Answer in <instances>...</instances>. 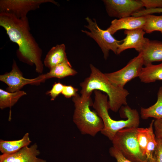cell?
Here are the masks:
<instances>
[{
	"label": "cell",
	"instance_id": "cell-1",
	"mask_svg": "<svg viewBox=\"0 0 162 162\" xmlns=\"http://www.w3.org/2000/svg\"><path fill=\"white\" fill-rule=\"evenodd\" d=\"M0 26L5 29L10 40L17 44L20 55L35 65L37 72L42 73V50L30 32L27 17L20 18L11 13L0 12Z\"/></svg>",
	"mask_w": 162,
	"mask_h": 162
},
{
	"label": "cell",
	"instance_id": "cell-2",
	"mask_svg": "<svg viewBox=\"0 0 162 162\" xmlns=\"http://www.w3.org/2000/svg\"><path fill=\"white\" fill-rule=\"evenodd\" d=\"M91 72L88 77L80 83L81 87V96L91 97L93 91L97 90L106 93L108 98L109 109L116 112L122 105H127L128 91L124 88H120L112 84L104 74L90 64Z\"/></svg>",
	"mask_w": 162,
	"mask_h": 162
},
{
	"label": "cell",
	"instance_id": "cell-3",
	"mask_svg": "<svg viewBox=\"0 0 162 162\" xmlns=\"http://www.w3.org/2000/svg\"><path fill=\"white\" fill-rule=\"evenodd\" d=\"M94 100L93 106L98 115L102 119L104 128L101 133L112 141L117 133L125 128H138L139 125L140 116L137 110L126 105L123 111L127 117L126 120H115L110 116L108 97L101 91H94Z\"/></svg>",
	"mask_w": 162,
	"mask_h": 162
},
{
	"label": "cell",
	"instance_id": "cell-4",
	"mask_svg": "<svg viewBox=\"0 0 162 162\" xmlns=\"http://www.w3.org/2000/svg\"><path fill=\"white\" fill-rule=\"evenodd\" d=\"M72 100L75 107L73 121L81 134L94 136L101 132L104 124L96 111L90 108L93 104L91 97H83L77 93Z\"/></svg>",
	"mask_w": 162,
	"mask_h": 162
},
{
	"label": "cell",
	"instance_id": "cell-5",
	"mask_svg": "<svg viewBox=\"0 0 162 162\" xmlns=\"http://www.w3.org/2000/svg\"><path fill=\"white\" fill-rule=\"evenodd\" d=\"M137 128H125L118 131L111 141L113 147L133 162H147L141 151L136 137Z\"/></svg>",
	"mask_w": 162,
	"mask_h": 162
},
{
	"label": "cell",
	"instance_id": "cell-6",
	"mask_svg": "<svg viewBox=\"0 0 162 162\" xmlns=\"http://www.w3.org/2000/svg\"><path fill=\"white\" fill-rule=\"evenodd\" d=\"M85 19L88 24L84 26L90 31L82 30L81 31L96 41L100 48L104 59H107L110 50L117 55V50L120 44L122 42L123 40H116L107 29H101L98 25L95 19H94L93 20L88 16Z\"/></svg>",
	"mask_w": 162,
	"mask_h": 162
},
{
	"label": "cell",
	"instance_id": "cell-7",
	"mask_svg": "<svg viewBox=\"0 0 162 162\" xmlns=\"http://www.w3.org/2000/svg\"><path fill=\"white\" fill-rule=\"evenodd\" d=\"M143 60L141 54L131 59L124 67L117 71L104 74L109 81L114 86L124 88L128 82L139 76L143 67Z\"/></svg>",
	"mask_w": 162,
	"mask_h": 162
},
{
	"label": "cell",
	"instance_id": "cell-8",
	"mask_svg": "<svg viewBox=\"0 0 162 162\" xmlns=\"http://www.w3.org/2000/svg\"><path fill=\"white\" fill-rule=\"evenodd\" d=\"M50 2L57 5L52 0H1L0 12L14 15L18 18L27 17L30 11L39 8L41 4Z\"/></svg>",
	"mask_w": 162,
	"mask_h": 162
},
{
	"label": "cell",
	"instance_id": "cell-9",
	"mask_svg": "<svg viewBox=\"0 0 162 162\" xmlns=\"http://www.w3.org/2000/svg\"><path fill=\"white\" fill-rule=\"evenodd\" d=\"M108 15L119 19L132 16L143 7L141 0H104Z\"/></svg>",
	"mask_w": 162,
	"mask_h": 162
},
{
	"label": "cell",
	"instance_id": "cell-10",
	"mask_svg": "<svg viewBox=\"0 0 162 162\" xmlns=\"http://www.w3.org/2000/svg\"><path fill=\"white\" fill-rule=\"evenodd\" d=\"M0 80L8 86L7 91L14 92L20 90L25 85L39 83L45 80L43 74L33 79L25 78L14 60L11 70L9 73L0 75Z\"/></svg>",
	"mask_w": 162,
	"mask_h": 162
},
{
	"label": "cell",
	"instance_id": "cell-11",
	"mask_svg": "<svg viewBox=\"0 0 162 162\" xmlns=\"http://www.w3.org/2000/svg\"><path fill=\"white\" fill-rule=\"evenodd\" d=\"M40 154L38 146L35 143L12 154H2L0 155V162H46V160L37 157Z\"/></svg>",
	"mask_w": 162,
	"mask_h": 162
},
{
	"label": "cell",
	"instance_id": "cell-12",
	"mask_svg": "<svg viewBox=\"0 0 162 162\" xmlns=\"http://www.w3.org/2000/svg\"><path fill=\"white\" fill-rule=\"evenodd\" d=\"M124 33L126 35V37L122 40V42L119 45L117 55H119L123 51L131 48L134 49L140 53L149 40L144 37V35L146 33L142 28L125 30Z\"/></svg>",
	"mask_w": 162,
	"mask_h": 162
},
{
	"label": "cell",
	"instance_id": "cell-13",
	"mask_svg": "<svg viewBox=\"0 0 162 162\" xmlns=\"http://www.w3.org/2000/svg\"><path fill=\"white\" fill-rule=\"evenodd\" d=\"M146 22L145 16L135 17L133 16L112 20L107 29L112 35L121 30H130L142 28Z\"/></svg>",
	"mask_w": 162,
	"mask_h": 162
},
{
	"label": "cell",
	"instance_id": "cell-14",
	"mask_svg": "<svg viewBox=\"0 0 162 162\" xmlns=\"http://www.w3.org/2000/svg\"><path fill=\"white\" fill-rule=\"evenodd\" d=\"M144 65L146 66L154 62H162V42L150 40L141 51Z\"/></svg>",
	"mask_w": 162,
	"mask_h": 162
},
{
	"label": "cell",
	"instance_id": "cell-15",
	"mask_svg": "<svg viewBox=\"0 0 162 162\" xmlns=\"http://www.w3.org/2000/svg\"><path fill=\"white\" fill-rule=\"evenodd\" d=\"M64 44H57L52 47L46 54L44 60L45 66L50 70L57 65L64 62H70L65 52Z\"/></svg>",
	"mask_w": 162,
	"mask_h": 162
},
{
	"label": "cell",
	"instance_id": "cell-16",
	"mask_svg": "<svg viewBox=\"0 0 162 162\" xmlns=\"http://www.w3.org/2000/svg\"><path fill=\"white\" fill-rule=\"evenodd\" d=\"M32 142L28 133L22 138L14 140H0V151L2 154H10L15 153L23 148L28 146Z\"/></svg>",
	"mask_w": 162,
	"mask_h": 162
},
{
	"label": "cell",
	"instance_id": "cell-17",
	"mask_svg": "<svg viewBox=\"0 0 162 162\" xmlns=\"http://www.w3.org/2000/svg\"><path fill=\"white\" fill-rule=\"evenodd\" d=\"M139 77L141 82L145 83L162 80V62L158 64H152L143 67Z\"/></svg>",
	"mask_w": 162,
	"mask_h": 162
},
{
	"label": "cell",
	"instance_id": "cell-18",
	"mask_svg": "<svg viewBox=\"0 0 162 162\" xmlns=\"http://www.w3.org/2000/svg\"><path fill=\"white\" fill-rule=\"evenodd\" d=\"M140 114L141 118L143 119L149 118L155 119L162 118V86L158 90L156 102L148 108L141 107Z\"/></svg>",
	"mask_w": 162,
	"mask_h": 162
},
{
	"label": "cell",
	"instance_id": "cell-19",
	"mask_svg": "<svg viewBox=\"0 0 162 162\" xmlns=\"http://www.w3.org/2000/svg\"><path fill=\"white\" fill-rule=\"evenodd\" d=\"M77 72L72 68L70 62L58 64L50 70L49 72L43 74L46 80L51 78L62 79L66 77L76 75Z\"/></svg>",
	"mask_w": 162,
	"mask_h": 162
},
{
	"label": "cell",
	"instance_id": "cell-20",
	"mask_svg": "<svg viewBox=\"0 0 162 162\" xmlns=\"http://www.w3.org/2000/svg\"><path fill=\"white\" fill-rule=\"evenodd\" d=\"M26 94V93L19 90L14 92H10L0 89V108L3 110L11 108L14 106L22 96Z\"/></svg>",
	"mask_w": 162,
	"mask_h": 162
},
{
	"label": "cell",
	"instance_id": "cell-21",
	"mask_svg": "<svg viewBox=\"0 0 162 162\" xmlns=\"http://www.w3.org/2000/svg\"><path fill=\"white\" fill-rule=\"evenodd\" d=\"M152 120L149 124L148 129V140L146 149V156L147 162H155V154L157 148V143L153 130Z\"/></svg>",
	"mask_w": 162,
	"mask_h": 162
},
{
	"label": "cell",
	"instance_id": "cell-22",
	"mask_svg": "<svg viewBox=\"0 0 162 162\" xmlns=\"http://www.w3.org/2000/svg\"><path fill=\"white\" fill-rule=\"evenodd\" d=\"M144 16L146 22L142 29L145 32L149 34L157 31L162 34V15L148 14Z\"/></svg>",
	"mask_w": 162,
	"mask_h": 162
},
{
	"label": "cell",
	"instance_id": "cell-23",
	"mask_svg": "<svg viewBox=\"0 0 162 162\" xmlns=\"http://www.w3.org/2000/svg\"><path fill=\"white\" fill-rule=\"evenodd\" d=\"M148 128H137L136 137L140 149L142 154L146 156V149L148 140Z\"/></svg>",
	"mask_w": 162,
	"mask_h": 162
},
{
	"label": "cell",
	"instance_id": "cell-24",
	"mask_svg": "<svg viewBox=\"0 0 162 162\" xmlns=\"http://www.w3.org/2000/svg\"><path fill=\"white\" fill-rule=\"evenodd\" d=\"M64 85L59 82L54 83L52 89L46 93L51 96V100H54L59 95L62 93Z\"/></svg>",
	"mask_w": 162,
	"mask_h": 162
},
{
	"label": "cell",
	"instance_id": "cell-25",
	"mask_svg": "<svg viewBox=\"0 0 162 162\" xmlns=\"http://www.w3.org/2000/svg\"><path fill=\"white\" fill-rule=\"evenodd\" d=\"M109 153L116 159L117 162H133L125 158L118 150L112 146L109 149Z\"/></svg>",
	"mask_w": 162,
	"mask_h": 162
},
{
	"label": "cell",
	"instance_id": "cell-26",
	"mask_svg": "<svg viewBox=\"0 0 162 162\" xmlns=\"http://www.w3.org/2000/svg\"><path fill=\"white\" fill-rule=\"evenodd\" d=\"M147 9L162 8V0H141Z\"/></svg>",
	"mask_w": 162,
	"mask_h": 162
},
{
	"label": "cell",
	"instance_id": "cell-27",
	"mask_svg": "<svg viewBox=\"0 0 162 162\" xmlns=\"http://www.w3.org/2000/svg\"><path fill=\"white\" fill-rule=\"evenodd\" d=\"M78 89L71 85H64L62 94L64 96L69 98L74 96L77 94Z\"/></svg>",
	"mask_w": 162,
	"mask_h": 162
},
{
	"label": "cell",
	"instance_id": "cell-28",
	"mask_svg": "<svg viewBox=\"0 0 162 162\" xmlns=\"http://www.w3.org/2000/svg\"><path fill=\"white\" fill-rule=\"evenodd\" d=\"M162 13V8L155 9H143L134 14L133 16L138 17L144 16L148 14H152L154 13Z\"/></svg>",
	"mask_w": 162,
	"mask_h": 162
},
{
	"label": "cell",
	"instance_id": "cell-29",
	"mask_svg": "<svg viewBox=\"0 0 162 162\" xmlns=\"http://www.w3.org/2000/svg\"><path fill=\"white\" fill-rule=\"evenodd\" d=\"M153 127L155 137L162 139V118L154 120Z\"/></svg>",
	"mask_w": 162,
	"mask_h": 162
},
{
	"label": "cell",
	"instance_id": "cell-30",
	"mask_svg": "<svg viewBox=\"0 0 162 162\" xmlns=\"http://www.w3.org/2000/svg\"><path fill=\"white\" fill-rule=\"evenodd\" d=\"M156 140L157 146L155 154V162H162V139L156 137Z\"/></svg>",
	"mask_w": 162,
	"mask_h": 162
}]
</instances>
